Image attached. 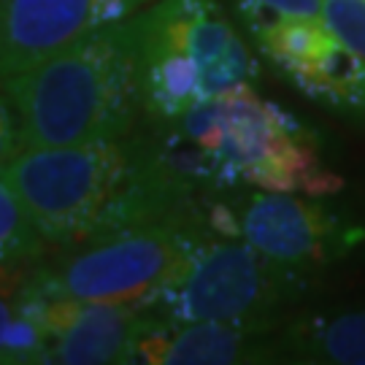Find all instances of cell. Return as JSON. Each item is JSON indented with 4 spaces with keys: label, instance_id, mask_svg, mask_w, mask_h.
<instances>
[{
    "label": "cell",
    "instance_id": "2",
    "mask_svg": "<svg viewBox=\"0 0 365 365\" xmlns=\"http://www.w3.org/2000/svg\"><path fill=\"white\" fill-rule=\"evenodd\" d=\"M138 63L141 27L133 14L3 81L25 146L128 138L144 114Z\"/></svg>",
    "mask_w": 365,
    "mask_h": 365
},
{
    "label": "cell",
    "instance_id": "15",
    "mask_svg": "<svg viewBox=\"0 0 365 365\" xmlns=\"http://www.w3.org/2000/svg\"><path fill=\"white\" fill-rule=\"evenodd\" d=\"M22 149H25V141H22L19 114L14 108L11 98L0 87V170L6 168Z\"/></svg>",
    "mask_w": 365,
    "mask_h": 365
},
{
    "label": "cell",
    "instance_id": "11",
    "mask_svg": "<svg viewBox=\"0 0 365 365\" xmlns=\"http://www.w3.org/2000/svg\"><path fill=\"white\" fill-rule=\"evenodd\" d=\"M279 325L282 322H170L149 306L128 363H279Z\"/></svg>",
    "mask_w": 365,
    "mask_h": 365
},
{
    "label": "cell",
    "instance_id": "12",
    "mask_svg": "<svg viewBox=\"0 0 365 365\" xmlns=\"http://www.w3.org/2000/svg\"><path fill=\"white\" fill-rule=\"evenodd\" d=\"M276 349L279 363L365 365V309L284 319Z\"/></svg>",
    "mask_w": 365,
    "mask_h": 365
},
{
    "label": "cell",
    "instance_id": "4",
    "mask_svg": "<svg viewBox=\"0 0 365 365\" xmlns=\"http://www.w3.org/2000/svg\"><path fill=\"white\" fill-rule=\"evenodd\" d=\"M141 108L149 122L182 117L192 106L260 76V63L220 0H152L138 11Z\"/></svg>",
    "mask_w": 365,
    "mask_h": 365
},
{
    "label": "cell",
    "instance_id": "5",
    "mask_svg": "<svg viewBox=\"0 0 365 365\" xmlns=\"http://www.w3.org/2000/svg\"><path fill=\"white\" fill-rule=\"evenodd\" d=\"M317 276L271 260L247 241L197 227L182 268L152 309L170 322H284Z\"/></svg>",
    "mask_w": 365,
    "mask_h": 365
},
{
    "label": "cell",
    "instance_id": "6",
    "mask_svg": "<svg viewBox=\"0 0 365 365\" xmlns=\"http://www.w3.org/2000/svg\"><path fill=\"white\" fill-rule=\"evenodd\" d=\"M135 163L133 133L84 144L25 146L0 176L22 200L46 247L87 241Z\"/></svg>",
    "mask_w": 365,
    "mask_h": 365
},
{
    "label": "cell",
    "instance_id": "1",
    "mask_svg": "<svg viewBox=\"0 0 365 365\" xmlns=\"http://www.w3.org/2000/svg\"><path fill=\"white\" fill-rule=\"evenodd\" d=\"M133 173L176 214H195L203 197L238 187L319 197L344 187L325 165L317 133L252 84L176 119L149 122V133L133 135Z\"/></svg>",
    "mask_w": 365,
    "mask_h": 365
},
{
    "label": "cell",
    "instance_id": "13",
    "mask_svg": "<svg viewBox=\"0 0 365 365\" xmlns=\"http://www.w3.org/2000/svg\"><path fill=\"white\" fill-rule=\"evenodd\" d=\"M41 257L0 265V363L33 365L43 360V330L36 319L33 289Z\"/></svg>",
    "mask_w": 365,
    "mask_h": 365
},
{
    "label": "cell",
    "instance_id": "7",
    "mask_svg": "<svg viewBox=\"0 0 365 365\" xmlns=\"http://www.w3.org/2000/svg\"><path fill=\"white\" fill-rule=\"evenodd\" d=\"M197 225L247 241L271 260L309 276H319L365 247V225L325 203V197L300 192L255 187L214 192L203 197Z\"/></svg>",
    "mask_w": 365,
    "mask_h": 365
},
{
    "label": "cell",
    "instance_id": "14",
    "mask_svg": "<svg viewBox=\"0 0 365 365\" xmlns=\"http://www.w3.org/2000/svg\"><path fill=\"white\" fill-rule=\"evenodd\" d=\"M46 244L33 227L22 200L0 176V265L46 255Z\"/></svg>",
    "mask_w": 365,
    "mask_h": 365
},
{
    "label": "cell",
    "instance_id": "10",
    "mask_svg": "<svg viewBox=\"0 0 365 365\" xmlns=\"http://www.w3.org/2000/svg\"><path fill=\"white\" fill-rule=\"evenodd\" d=\"M36 319L43 330V360L66 365L128 363L149 306L49 298L36 284Z\"/></svg>",
    "mask_w": 365,
    "mask_h": 365
},
{
    "label": "cell",
    "instance_id": "9",
    "mask_svg": "<svg viewBox=\"0 0 365 365\" xmlns=\"http://www.w3.org/2000/svg\"><path fill=\"white\" fill-rule=\"evenodd\" d=\"M152 0H0V84Z\"/></svg>",
    "mask_w": 365,
    "mask_h": 365
},
{
    "label": "cell",
    "instance_id": "8",
    "mask_svg": "<svg viewBox=\"0 0 365 365\" xmlns=\"http://www.w3.org/2000/svg\"><path fill=\"white\" fill-rule=\"evenodd\" d=\"M200 225H146L41 257L33 284L49 298L152 306L182 268Z\"/></svg>",
    "mask_w": 365,
    "mask_h": 365
},
{
    "label": "cell",
    "instance_id": "3",
    "mask_svg": "<svg viewBox=\"0 0 365 365\" xmlns=\"http://www.w3.org/2000/svg\"><path fill=\"white\" fill-rule=\"evenodd\" d=\"M257 52L312 103L365 125V0H233Z\"/></svg>",
    "mask_w": 365,
    "mask_h": 365
}]
</instances>
